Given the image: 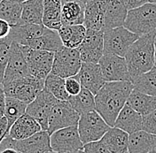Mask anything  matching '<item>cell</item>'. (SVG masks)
<instances>
[{
	"label": "cell",
	"mask_w": 156,
	"mask_h": 153,
	"mask_svg": "<svg viewBox=\"0 0 156 153\" xmlns=\"http://www.w3.org/2000/svg\"><path fill=\"white\" fill-rule=\"evenodd\" d=\"M133 89L131 82H110L95 95V111L111 127Z\"/></svg>",
	"instance_id": "6da1fadb"
},
{
	"label": "cell",
	"mask_w": 156,
	"mask_h": 153,
	"mask_svg": "<svg viewBox=\"0 0 156 153\" xmlns=\"http://www.w3.org/2000/svg\"><path fill=\"white\" fill-rule=\"evenodd\" d=\"M156 33L139 37L128 50L126 59L131 81L154 67V38Z\"/></svg>",
	"instance_id": "7a4b0ae2"
},
{
	"label": "cell",
	"mask_w": 156,
	"mask_h": 153,
	"mask_svg": "<svg viewBox=\"0 0 156 153\" xmlns=\"http://www.w3.org/2000/svg\"><path fill=\"white\" fill-rule=\"evenodd\" d=\"M124 27L139 37L156 33V4L146 3L129 11Z\"/></svg>",
	"instance_id": "3957f363"
},
{
	"label": "cell",
	"mask_w": 156,
	"mask_h": 153,
	"mask_svg": "<svg viewBox=\"0 0 156 153\" xmlns=\"http://www.w3.org/2000/svg\"><path fill=\"white\" fill-rule=\"evenodd\" d=\"M2 85L6 97L15 98L29 105L44 89V80L29 75Z\"/></svg>",
	"instance_id": "277c9868"
},
{
	"label": "cell",
	"mask_w": 156,
	"mask_h": 153,
	"mask_svg": "<svg viewBox=\"0 0 156 153\" xmlns=\"http://www.w3.org/2000/svg\"><path fill=\"white\" fill-rule=\"evenodd\" d=\"M77 127L83 144H86L101 140L111 127L94 110L80 116Z\"/></svg>",
	"instance_id": "5b68a950"
},
{
	"label": "cell",
	"mask_w": 156,
	"mask_h": 153,
	"mask_svg": "<svg viewBox=\"0 0 156 153\" xmlns=\"http://www.w3.org/2000/svg\"><path fill=\"white\" fill-rule=\"evenodd\" d=\"M82 59L77 49L62 46L54 53L51 74L67 79L76 76L82 67Z\"/></svg>",
	"instance_id": "8992f818"
},
{
	"label": "cell",
	"mask_w": 156,
	"mask_h": 153,
	"mask_svg": "<svg viewBox=\"0 0 156 153\" xmlns=\"http://www.w3.org/2000/svg\"><path fill=\"white\" fill-rule=\"evenodd\" d=\"M139 38V36L125 27H120L104 32V53L125 57L129 47Z\"/></svg>",
	"instance_id": "52a82bcc"
},
{
	"label": "cell",
	"mask_w": 156,
	"mask_h": 153,
	"mask_svg": "<svg viewBox=\"0 0 156 153\" xmlns=\"http://www.w3.org/2000/svg\"><path fill=\"white\" fill-rule=\"evenodd\" d=\"M21 48L29 66L30 75L45 80L51 72L55 52L33 50L23 45H21Z\"/></svg>",
	"instance_id": "ba28073f"
},
{
	"label": "cell",
	"mask_w": 156,
	"mask_h": 153,
	"mask_svg": "<svg viewBox=\"0 0 156 153\" xmlns=\"http://www.w3.org/2000/svg\"><path fill=\"white\" fill-rule=\"evenodd\" d=\"M51 147L53 151L57 153H71L83 151V146L77 125L55 131L50 135Z\"/></svg>",
	"instance_id": "9c48e42d"
},
{
	"label": "cell",
	"mask_w": 156,
	"mask_h": 153,
	"mask_svg": "<svg viewBox=\"0 0 156 153\" xmlns=\"http://www.w3.org/2000/svg\"><path fill=\"white\" fill-rule=\"evenodd\" d=\"M81 115L69 104L68 101H58L50 113L47 132L51 135L55 131L72 126H76Z\"/></svg>",
	"instance_id": "30bf717a"
},
{
	"label": "cell",
	"mask_w": 156,
	"mask_h": 153,
	"mask_svg": "<svg viewBox=\"0 0 156 153\" xmlns=\"http://www.w3.org/2000/svg\"><path fill=\"white\" fill-rule=\"evenodd\" d=\"M101 73L107 82H131L125 57L104 53L98 61Z\"/></svg>",
	"instance_id": "8fae6325"
},
{
	"label": "cell",
	"mask_w": 156,
	"mask_h": 153,
	"mask_svg": "<svg viewBox=\"0 0 156 153\" xmlns=\"http://www.w3.org/2000/svg\"><path fill=\"white\" fill-rule=\"evenodd\" d=\"M77 50L83 63L98 64L104 55V32L87 29L85 37Z\"/></svg>",
	"instance_id": "7c38bea8"
},
{
	"label": "cell",
	"mask_w": 156,
	"mask_h": 153,
	"mask_svg": "<svg viewBox=\"0 0 156 153\" xmlns=\"http://www.w3.org/2000/svg\"><path fill=\"white\" fill-rule=\"evenodd\" d=\"M59 100L55 98L48 90L44 89L39 93L38 96L28 105L26 113L38 122L42 127V130L47 131L49 115L52 107Z\"/></svg>",
	"instance_id": "4fadbf2b"
},
{
	"label": "cell",
	"mask_w": 156,
	"mask_h": 153,
	"mask_svg": "<svg viewBox=\"0 0 156 153\" xmlns=\"http://www.w3.org/2000/svg\"><path fill=\"white\" fill-rule=\"evenodd\" d=\"M30 75L29 66L25 55L19 43L12 42L10 48L9 58L5 68L3 83H7L21 77Z\"/></svg>",
	"instance_id": "5bb4252c"
},
{
	"label": "cell",
	"mask_w": 156,
	"mask_h": 153,
	"mask_svg": "<svg viewBox=\"0 0 156 153\" xmlns=\"http://www.w3.org/2000/svg\"><path fill=\"white\" fill-rule=\"evenodd\" d=\"M76 77L82 87L90 90L94 96L107 82L98 64L83 63Z\"/></svg>",
	"instance_id": "9a60e30c"
},
{
	"label": "cell",
	"mask_w": 156,
	"mask_h": 153,
	"mask_svg": "<svg viewBox=\"0 0 156 153\" xmlns=\"http://www.w3.org/2000/svg\"><path fill=\"white\" fill-rule=\"evenodd\" d=\"M14 149L20 153H45L51 150L50 134L47 131H40L23 140H16Z\"/></svg>",
	"instance_id": "2e32d148"
},
{
	"label": "cell",
	"mask_w": 156,
	"mask_h": 153,
	"mask_svg": "<svg viewBox=\"0 0 156 153\" xmlns=\"http://www.w3.org/2000/svg\"><path fill=\"white\" fill-rule=\"evenodd\" d=\"M110 0H88L85 4L84 23L87 29L101 30Z\"/></svg>",
	"instance_id": "e0dca14e"
},
{
	"label": "cell",
	"mask_w": 156,
	"mask_h": 153,
	"mask_svg": "<svg viewBox=\"0 0 156 153\" xmlns=\"http://www.w3.org/2000/svg\"><path fill=\"white\" fill-rule=\"evenodd\" d=\"M85 3L81 0H61L62 26L83 25Z\"/></svg>",
	"instance_id": "ac0fdd59"
},
{
	"label": "cell",
	"mask_w": 156,
	"mask_h": 153,
	"mask_svg": "<svg viewBox=\"0 0 156 153\" xmlns=\"http://www.w3.org/2000/svg\"><path fill=\"white\" fill-rule=\"evenodd\" d=\"M128 10L121 0H110L107 6L101 31L124 27Z\"/></svg>",
	"instance_id": "d6986e66"
},
{
	"label": "cell",
	"mask_w": 156,
	"mask_h": 153,
	"mask_svg": "<svg viewBox=\"0 0 156 153\" xmlns=\"http://www.w3.org/2000/svg\"><path fill=\"white\" fill-rule=\"evenodd\" d=\"M142 120L143 116L126 104L117 116L114 127L130 134L142 129Z\"/></svg>",
	"instance_id": "ffe728a7"
},
{
	"label": "cell",
	"mask_w": 156,
	"mask_h": 153,
	"mask_svg": "<svg viewBox=\"0 0 156 153\" xmlns=\"http://www.w3.org/2000/svg\"><path fill=\"white\" fill-rule=\"evenodd\" d=\"M42 131L38 122L27 113L22 115L12 124L9 131V136L14 140H23Z\"/></svg>",
	"instance_id": "44dd1931"
},
{
	"label": "cell",
	"mask_w": 156,
	"mask_h": 153,
	"mask_svg": "<svg viewBox=\"0 0 156 153\" xmlns=\"http://www.w3.org/2000/svg\"><path fill=\"white\" fill-rule=\"evenodd\" d=\"M46 27L37 24H19L12 26L9 37L20 45L26 46L30 41L41 37Z\"/></svg>",
	"instance_id": "7402d4cb"
},
{
	"label": "cell",
	"mask_w": 156,
	"mask_h": 153,
	"mask_svg": "<svg viewBox=\"0 0 156 153\" xmlns=\"http://www.w3.org/2000/svg\"><path fill=\"white\" fill-rule=\"evenodd\" d=\"M129 134L125 131L112 127L102 137L101 141L111 153H126L129 147Z\"/></svg>",
	"instance_id": "603a6c76"
},
{
	"label": "cell",
	"mask_w": 156,
	"mask_h": 153,
	"mask_svg": "<svg viewBox=\"0 0 156 153\" xmlns=\"http://www.w3.org/2000/svg\"><path fill=\"white\" fill-rule=\"evenodd\" d=\"M26 46L33 50L56 52L63 46V43L57 30L46 28L41 37L30 41Z\"/></svg>",
	"instance_id": "cb8c5ba5"
},
{
	"label": "cell",
	"mask_w": 156,
	"mask_h": 153,
	"mask_svg": "<svg viewBox=\"0 0 156 153\" xmlns=\"http://www.w3.org/2000/svg\"><path fill=\"white\" fill-rule=\"evenodd\" d=\"M156 147V135L144 130L136 131L129 134V153H147Z\"/></svg>",
	"instance_id": "d4e9b609"
},
{
	"label": "cell",
	"mask_w": 156,
	"mask_h": 153,
	"mask_svg": "<svg viewBox=\"0 0 156 153\" xmlns=\"http://www.w3.org/2000/svg\"><path fill=\"white\" fill-rule=\"evenodd\" d=\"M43 25L47 29L58 31L61 23V0H44Z\"/></svg>",
	"instance_id": "484cf974"
},
{
	"label": "cell",
	"mask_w": 156,
	"mask_h": 153,
	"mask_svg": "<svg viewBox=\"0 0 156 153\" xmlns=\"http://www.w3.org/2000/svg\"><path fill=\"white\" fill-rule=\"evenodd\" d=\"M86 30L84 25H72L62 26L58 32L63 46L77 49L85 37Z\"/></svg>",
	"instance_id": "4316f807"
},
{
	"label": "cell",
	"mask_w": 156,
	"mask_h": 153,
	"mask_svg": "<svg viewBox=\"0 0 156 153\" xmlns=\"http://www.w3.org/2000/svg\"><path fill=\"white\" fill-rule=\"evenodd\" d=\"M126 104L139 114L146 116L156 109V96L146 95L133 89L127 100Z\"/></svg>",
	"instance_id": "83f0119b"
},
{
	"label": "cell",
	"mask_w": 156,
	"mask_h": 153,
	"mask_svg": "<svg viewBox=\"0 0 156 153\" xmlns=\"http://www.w3.org/2000/svg\"><path fill=\"white\" fill-rule=\"evenodd\" d=\"M43 12L44 0H27L23 2L19 24L43 25Z\"/></svg>",
	"instance_id": "f1b7e54d"
},
{
	"label": "cell",
	"mask_w": 156,
	"mask_h": 153,
	"mask_svg": "<svg viewBox=\"0 0 156 153\" xmlns=\"http://www.w3.org/2000/svg\"><path fill=\"white\" fill-rule=\"evenodd\" d=\"M68 101L80 115L95 110V96L84 88L76 96H69Z\"/></svg>",
	"instance_id": "f546056e"
},
{
	"label": "cell",
	"mask_w": 156,
	"mask_h": 153,
	"mask_svg": "<svg viewBox=\"0 0 156 153\" xmlns=\"http://www.w3.org/2000/svg\"><path fill=\"white\" fill-rule=\"evenodd\" d=\"M21 12L22 3L16 0H3L0 2V19L7 21L11 26L19 24Z\"/></svg>",
	"instance_id": "4dcf8cb0"
},
{
	"label": "cell",
	"mask_w": 156,
	"mask_h": 153,
	"mask_svg": "<svg viewBox=\"0 0 156 153\" xmlns=\"http://www.w3.org/2000/svg\"><path fill=\"white\" fill-rule=\"evenodd\" d=\"M135 90L156 96V67L131 81Z\"/></svg>",
	"instance_id": "1f68e13d"
},
{
	"label": "cell",
	"mask_w": 156,
	"mask_h": 153,
	"mask_svg": "<svg viewBox=\"0 0 156 153\" xmlns=\"http://www.w3.org/2000/svg\"><path fill=\"white\" fill-rule=\"evenodd\" d=\"M44 89L59 101H68L69 95L66 90V79L50 74L44 80Z\"/></svg>",
	"instance_id": "d6a6232c"
},
{
	"label": "cell",
	"mask_w": 156,
	"mask_h": 153,
	"mask_svg": "<svg viewBox=\"0 0 156 153\" xmlns=\"http://www.w3.org/2000/svg\"><path fill=\"white\" fill-rule=\"evenodd\" d=\"M27 107L28 105L20 100L12 97H6L5 117L7 119L10 128L20 117L26 113Z\"/></svg>",
	"instance_id": "836d02e7"
},
{
	"label": "cell",
	"mask_w": 156,
	"mask_h": 153,
	"mask_svg": "<svg viewBox=\"0 0 156 153\" xmlns=\"http://www.w3.org/2000/svg\"><path fill=\"white\" fill-rule=\"evenodd\" d=\"M12 42L13 41L10 37L0 39V84H2L4 81L5 72L9 58L10 48Z\"/></svg>",
	"instance_id": "e575fe53"
},
{
	"label": "cell",
	"mask_w": 156,
	"mask_h": 153,
	"mask_svg": "<svg viewBox=\"0 0 156 153\" xmlns=\"http://www.w3.org/2000/svg\"><path fill=\"white\" fill-rule=\"evenodd\" d=\"M141 130L156 135V109L151 113L143 116Z\"/></svg>",
	"instance_id": "d590c367"
},
{
	"label": "cell",
	"mask_w": 156,
	"mask_h": 153,
	"mask_svg": "<svg viewBox=\"0 0 156 153\" xmlns=\"http://www.w3.org/2000/svg\"><path fill=\"white\" fill-rule=\"evenodd\" d=\"M83 151L84 153H111L101 140L84 144Z\"/></svg>",
	"instance_id": "8d00e7d4"
},
{
	"label": "cell",
	"mask_w": 156,
	"mask_h": 153,
	"mask_svg": "<svg viewBox=\"0 0 156 153\" xmlns=\"http://www.w3.org/2000/svg\"><path fill=\"white\" fill-rule=\"evenodd\" d=\"M82 88L83 87L81 85L76 75L66 79V90H67L69 96L78 95L80 93Z\"/></svg>",
	"instance_id": "74e56055"
},
{
	"label": "cell",
	"mask_w": 156,
	"mask_h": 153,
	"mask_svg": "<svg viewBox=\"0 0 156 153\" xmlns=\"http://www.w3.org/2000/svg\"><path fill=\"white\" fill-rule=\"evenodd\" d=\"M10 127L7 119L3 116L0 118V144L9 134Z\"/></svg>",
	"instance_id": "f35d334b"
},
{
	"label": "cell",
	"mask_w": 156,
	"mask_h": 153,
	"mask_svg": "<svg viewBox=\"0 0 156 153\" xmlns=\"http://www.w3.org/2000/svg\"><path fill=\"white\" fill-rule=\"evenodd\" d=\"M121 1L125 5L128 11L137 8L139 6H142L146 3H148L147 0H121Z\"/></svg>",
	"instance_id": "ab89813d"
},
{
	"label": "cell",
	"mask_w": 156,
	"mask_h": 153,
	"mask_svg": "<svg viewBox=\"0 0 156 153\" xmlns=\"http://www.w3.org/2000/svg\"><path fill=\"white\" fill-rule=\"evenodd\" d=\"M12 26L4 19H0V39L6 38L9 37Z\"/></svg>",
	"instance_id": "60d3db41"
},
{
	"label": "cell",
	"mask_w": 156,
	"mask_h": 153,
	"mask_svg": "<svg viewBox=\"0 0 156 153\" xmlns=\"http://www.w3.org/2000/svg\"><path fill=\"white\" fill-rule=\"evenodd\" d=\"M5 102H6V96L5 94V90H4L3 85L0 84V118L5 116Z\"/></svg>",
	"instance_id": "b9f144b4"
},
{
	"label": "cell",
	"mask_w": 156,
	"mask_h": 153,
	"mask_svg": "<svg viewBox=\"0 0 156 153\" xmlns=\"http://www.w3.org/2000/svg\"><path fill=\"white\" fill-rule=\"evenodd\" d=\"M0 153H20L15 149H5L3 150L2 151H0Z\"/></svg>",
	"instance_id": "7bdbcfd3"
},
{
	"label": "cell",
	"mask_w": 156,
	"mask_h": 153,
	"mask_svg": "<svg viewBox=\"0 0 156 153\" xmlns=\"http://www.w3.org/2000/svg\"><path fill=\"white\" fill-rule=\"evenodd\" d=\"M154 67H156V37L154 38Z\"/></svg>",
	"instance_id": "ee69618b"
},
{
	"label": "cell",
	"mask_w": 156,
	"mask_h": 153,
	"mask_svg": "<svg viewBox=\"0 0 156 153\" xmlns=\"http://www.w3.org/2000/svg\"><path fill=\"white\" fill-rule=\"evenodd\" d=\"M148 3H153V4H156V0H147Z\"/></svg>",
	"instance_id": "f6af8a7d"
},
{
	"label": "cell",
	"mask_w": 156,
	"mask_h": 153,
	"mask_svg": "<svg viewBox=\"0 0 156 153\" xmlns=\"http://www.w3.org/2000/svg\"><path fill=\"white\" fill-rule=\"evenodd\" d=\"M147 153H156V147L154 149V150H152V151H150L149 152Z\"/></svg>",
	"instance_id": "bcb514c9"
},
{
	"label": "cell",
	"mask_w": 156,
	"mask_h": 153,
	"mask_svg": "<svg viewBox=\"0 0 156 153\" xmlns=\"http://www.w3.org/2000/svg\"><path fill=\"white\" fill-rule=\"evenodd\" d=\"M71 153H84L83 151H75V152H71Z\"/></svg>",
	"instance_id": "7dc6e473"
},
{
	"label": "cell",
	"mask_w": 156,
	"mask_h": 153,
	"mask_svg": "<svg viewBox=\"0 0 156 153\" xmlns=\"http://www.w3.org/2000/svg\"><path fill=\"white\" fill-rule=\"evenodd\" d=\"M16 1H18L20 3H23V2H25V1H27V0H16Z\"/></svg>",
	"instance_id": "c3c4849f"
},
{
	"label": "cell",
	"mask_w": 156,
	"mask_h": 153,
	"mask_svg": "<svg viewBox=\"0 0 156 153\" xmlns=\"http://www.w3.org/2000/svg\"><path fill=\"white\" fill-rule=\"evenodd\" d=\"M45 153H57V152H55V151H47V152H45Z\"/></svg>",
	"instance_id": "681fc988"
},
{
	"label": "cell",
	"mask_w": 156,
	"mask_h": 153,
	"mask_svg": "<svg viewBox=\"0 0 156 153\" xmlns=\"http://www.w3.org/2000/svg\"><path fill=\"white\" fill-rule=\"evenodd\" d=\"M81 1H83V3H85V4H86V2H87L88 0H81Z\"/></svg>",
	"instance_id": "f907efd6"
},
{
	"label": "cell",
	"mask_w": 156,
	"mask_h": 153,
	"mask_svg": "<svg viewBox=\"0 0 156 153\" xmlns=\"http://www.w3.org/2000/svg\"><path fill=\"white\" fill-rule=\"evenodd\" d=\"M1 1H3V0H0V2H1Z\"/></svg>",
	"instance_id": "816d5d0a"
},
{
	"label": "cell",
	"mask_w": 156,
	"mask_h": 153,
	"mask_svg": "<svg viewBox=\"0 0 156 153\" xmlns=\"http://www.w3.org/2000/svg\"><path fill=\"white\" fill-rule=\"evenodd\" d=\"M126 153H129V152H126Z\"/></svg>",
	"instance_id": "f5cc1de1"
}]
</instances>
